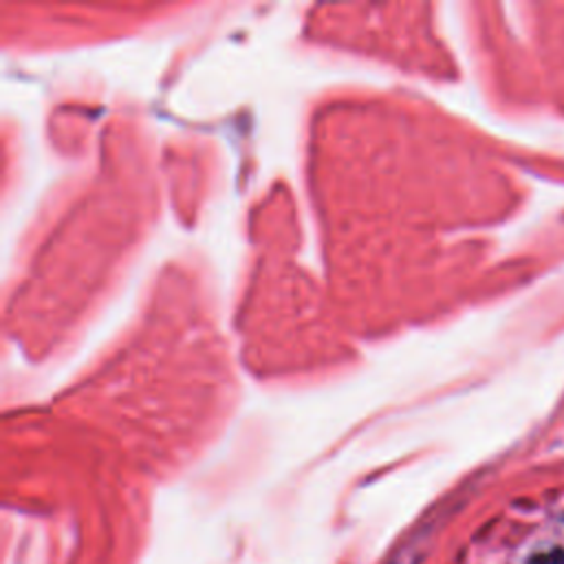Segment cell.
Listing matches in <instances>:
<instances>
[{
	"mask_svg": "<svg viewBox=\"0 0 564 564\" xmlns=\"http://www.w3.org/2000/svg\"><path fill=\"white\" fill-rule=\"evenodd\" d=\"M527 564H564V551L553 549V551H546V553H538Z\"/></svg>",
	"mask_w": 564,
	"mask_h": 564,
	"instance_id": "obj_1",
	"label": "cell"
}]
</instances>
